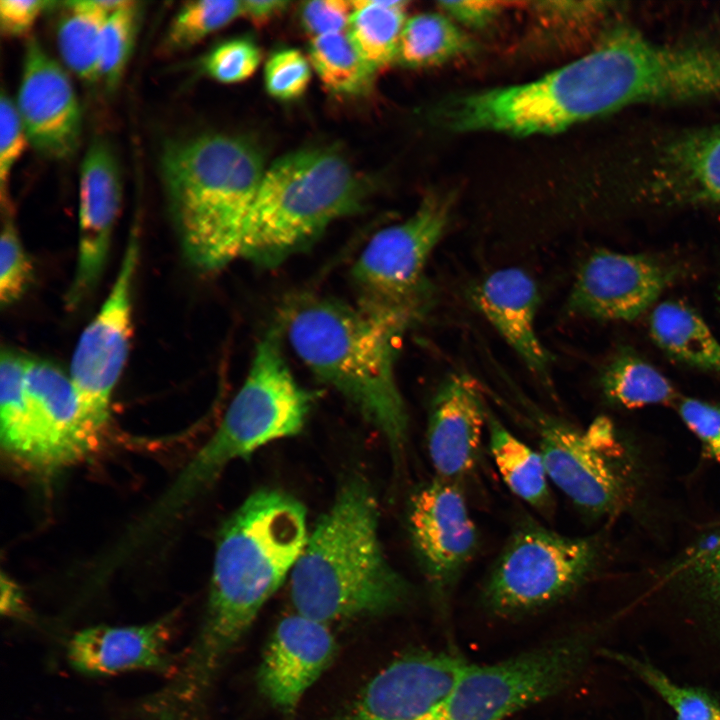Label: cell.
<instances>
[{"mask_svg":"<svg viewBox=\"0 0 720 720\" xmlns=\"http://www.w3.org/2000/svg\"><path fill=\"white\" fill-rule=\"evenodd\" d=\"M714 82L703 46L660 44L618 29L541 78L449 98L436 114L456 132L552 134L630 105L705 98Z\"/></svg>","mask_w":720,"mask_h":720,"instance_id":"1","label":"cell"},{"mask_svg":"<svg viewBox=\"0 0 720 720\" xmlns=\"http://www.w3.org/2000/svg\"><path fill=\"white\" fill-rule=\"evenodd\" d=\"M308 536L304 506L278 490L254 492L225 521L200 630L165 686L176 707L205 708L221 667L291 574Z\"/></svg>","mask_w":720,"mask_h":720,"instance_id":"2","label":"cell"},{"mask_svg":"<svg viewBox=\"0 0 720 720\" xmlns=\"http://www.w3.org/2000/svg\"><path fill=\"white\" fill-rule=\"evenodd\" d=\"M412 322L319 297L296 300L283 315L282 327L298 357L381 432L395 460L408 439L395 360L398 341Z\"/></svg>","mask_w":720,"mask_h":720,"instance_id":"3","label":"cell"},{"mask_svg":"<svg viewBox=\"0 0 720 720\" xmlns=\"http://www.w3.org/2000/svg\"><path fill=\"white\" fill-rule=\"evenodd\" d=\"M409 595L408 583L383 553L371 488L360 478L348 480L291 571L295 613L329 625L391 612Z\"/></svg>","mask_w":720,"mask_h":720,"instance_id":"4","label":"cell"},{"mask_svg":"<svg viewBox=\"0 0 720 720\" xmlns=\"http://www.w3.org/2000/svg\"><path fill=\"white\" fill-rule=\"evenodd\" d=\"M161 176L169 212L188 262L212 272L240 257L248 216L265 172L257 148L226 134L168 143Z\"/></svg>","mask_w":720,"mask_h":720,"instance_id":"5","label":"cell"},{"mask_svg":"<svg viewBox=\"0 0 720 720\" xmlns=\"http://www.w3.org/2000/svg\"><path fill=\"white\" fill-rule=\"evenodd\" d=\"M280 338L279 331L272 329L258 344L247 378L216 432L148 513L145 530L152 531L175 515L231 461L302 430L313 395L295 380Z\"/></svg>","mask_w":720,"mask_h":720,"instance_id":"6","label":"cell"},{"mask_svg":"<svg viewBox=\"0 0 720 720\" xmlns=\"http://www.w3.org/2000/svg\"><path fill=\"white\" fill-rule=\"evenodd\" d=\"M365 184L329 148L286 154L267 168L244 230L240 256L274 267L305 248L334 220L358 210Z\"/></svg>","mask_w":720,"mask_h":720,"instance_id":"7","label":"cell"},{"mask_svg":"<svg viewBox=\"0 0 720 720\" xmlns=\"http://www.w3.org/2000/svg\"><path fill=\"white\" fill-rule=\"evenodd\" d=\"M594 641L592 632H575L501 662L468 663L422 720H504L567 688L586 666Z\"/></svg>","mask_w":720,"mask_h":720,"instance_id":"8","label":"cell"},{"mask_svg":"<svg viewBox=\"0 0 720 720\" xmlns=\"http://www.w3.org/2000/svg\"><path fill=\"white\" fill-rule=\"evenodd\" d=\"M598 544L534 522L521 524L507 540L483 589V602L500 616L549 606L576 591L594 570Z\"/></svg>","mask_w":720,"mask_h":720,"instance_id":"9","label":"cell"},{"mask_svg":"<svg viewBox=\"0 0 720 720\" xmlns=\"http://www.w3.org/2000/svg\"><path fill=\"white\" fill-rule=\"evenodd\" d=\"M451 209L448 194L431 193L408 219L370 239L351 271L359 306L418 319L426 305L424 268L446 230Z\"/></svg>","mask_w":720,"mask_h":720,"instance_id":"10","label":"cell"},{"mask_svg":"<svg viewBox=\"0 0 720 720\" xmlns=\"http://www.w3.org/2000/svg\"><path fill=\"white\" fill-rule=\"evenodd\" d=\"M137 232H131L113 286L82 332L71 360L69 374L78 396L80 424L93 448L108 425L112 395L129 353L132 292L140 252Z\"/></svg>","mask_w":720,"mask_h":720,"instance_id":"11","label":"cell"},{"mask_svg":"<svg viewBox=\"0 0 720 720\" xmlns=\"http://www.w3.org/2000/svg\"><path fill=\"white\" fill-rule=\"evenodd\" d=\"M532 416L549 479L589 515L619 512L630 496L629 480L600 446L594 425L584 432L543 413Z\"/></svg>","mask_w":720,"mask_h":720,"instance_id":"12","label":"cell"},{"mask_svg":"<svg viewBox=\"0 0 720 720\" xmlns=\"http://www.w3.org/2000/svg\"><path fill=\"white\" fill-rule=\"evenodd\" d=\"M408 526L429 586L445 601L478 545L476 525L457 483L437 478L419 488L409 504Z\"/></svg>","mask_w":720,"mask_h":720,"instance_id":"13","label":"cell"},{"mask_svg":"<svg viewBox=\"0 0 720 720\" xmlns=\"http://www.w3.org/2000/svg\"><path fill=\"white\" fill-rule=\"evenodd\" d=\"M655 258L597 250L580 266L567 311L606 321H632L652 306L674 278Z\"/></svg>","mask_w":720,"mask_h":720,"instance_id":"14","label":"cell"},{"mask_svg":"<svg viewBox=\"0 0 720 720\" xmlns=\"http://www.w3.org/2000/svg\"><path fill=\"white\" fill-rule=\"evenodd\" d=\"M632 166V192L662 203L720 205V126L657 142Z\"/></svg>","mask_w":720,"mask_h":720,"instance_id":"15","label":"cell"},{"mask_svg":"<svg viewBox=\"0 0 720 720\" xmlns=\"http://www.w3.org/2000/svg\"><path fill=\"white\" fill-rule=\"evenodd\" d=\"M467 664L447 651L403 656L381 670L337 720H422L447 697Z\"/></svg>","mask_w":720,"mask_h":720,"instance_id":"16","label":"cell"},{"mask_svg":"<svg viewBox=\"0 0 720 720\" xmlns=\"http://www.w3.org/2000/svg\"><path fill=\"white\" fill-rule=\"evenodd\" d=\"M25 393L30 467L52 472L81 460L93 449L81 428L70 374L50 361L28 358Z\"/></svg>","mask_w":720,"mask_h":720,"instance_id":"17","label":"cell"},{"mask_svg":"<svg viewBox=\"0 0 720 720\" xmlns=\"http://www.w3.org/2000/svg\"><path fill=\"white\" fill-rule=\"evenodd\" d=\"M28 141L42 155L66 158L81 132V110L62 67L30 38L25 46L17 104Z\"/></svg>","mask_w":720,"mask_h":720,"instance_id":"18","label":"cell"},{"mask_svg":"<svg viewBox=\"0 0 720 720\" xmlns=\"http://www.w3.org/2000/svg\"><path fill=\"white\" fill-rule=\"evenodd\" d=\"M121 196L116 158L104 141L96 139L88 147L80 166L78 255L66 295V304L71 309L92 293L101 278Z\"/></svg>","mask_w":720,"mask_h":720,"instance_id":"19","label":"cell"},{"mask_svg":"<svg viewBox=\"0 0 720 720\" xmlns=\"http://www.w3.org/2000/svg\"><path fill=\"white\" fill-rule=\"evenodd\" d=\"M336 652L329 625L294 613L276 626L257 672V686L269 703L292 714Z\"/></svg>","mask_w":720,"mask_h":720,"instance_id":"20","label":"cell"},{"mask_svg":"<svg viewBox=\"0 0 720 720\" xmlns=\"http://www.w3.org/2000/svg\"><path fill=\"white\" fill-rule=\"evenodd\" d=\"M178 611L137 625H97L75 632L66 644V658L77 672L106 676L145 670L169 672L170 645Z\"/></svg>","mask_w":720,"mask_h":720,"instance_id":"21","label":"cell"},{"mask_svg":"<svg viewBox=\"0 0 720 720\" xmlns=\"http://www.w3.org/2000/svg\"><path fill=\"white\" fill-rule=\"evenodd\" d=\"M488 409L469 375H449L430 407L427 447L437 478L457 483L476 466Z\"/></svg>","mask_w":720,"mask_h":720,"instance_id":"22","label":"cell"},{"mask_svg":"<svg viewBox=\"0 0 720 720\" xmlns=\"http://www.w3.org/2000/svg\"><path fill=\"white\" fill-rule=\"evenodd\" d=\"M469 297L530 372L549 384L551 355L536 330L539 291L533 278L520 268L498 269L474 283Z\"/></svg>","mask_w":720,"mask_h":720,"instance_id":"23","label":"cell"},{"mask_svg":"<svg viewBox=\"0 0 720 720\" xmlns=\"http://www.w3.org/2000/svg\"><path fill=\"white\" fill-rule=\"evenodd\" d=\"M661 584L691 634L720 660V521L666 568Z\"/></svg>","mask_w":720,"mask_h":720,"instance_id":"24","label":"cell"},{"mask_svg":"<svg viewBox=\"0 0 720 720\" xmlns=\"http://www.w3.org/2000/svg\"><path fill=\"white\" fill-rule=\"evenodd\" d=\"M654 342L670 357L720 374V342L690 306L674 300L654 307L649 321Z\"/></svg>","mask_w":720,"mask_h":720,"instance_id":"25","label":"cell"},{"mask_svg":"<svg viewBox=\"0 0 720 720\" xmlns=\"http://www.w3.org/2000/svg\"><path fill=\"white\" fill-rule=\"evenodd\" d=\"M486 429L491 455L506 486L532 507L548 509L550 479L539 450L520 440L490 411Z\"/></svg>","mask_w":720,"mask_h":720,"instance_id":"26","label":"cell"},{"mask_svg":"<svg viewBox=\"0 0 720 720\" xmlns=\"http://www.w3.org/2000/svg\"><path fill=\"white\" fill-rule=\"evenodd\" d=\"M126 0H80L64 3L57 25V45L67 67L81 79H100L99 45L108 15Z\"/></svg>","mask_w":720,"mask_h":720,"instance_id":"27","label":"cell"},{"mask_svg":"<svg viewBox=\"0 0 720 720\" xmlns=\"http://www.w3.org/2000/svg\"><path fill=\"white\" fill-rule=\"evenodd\" d=\"M347 35L373 71L397 59L400 36L406 22V1H351Z\"/></svg>","mask_w":720,"mask_h":720,"instance_id":"28","label":"cell"},{"mask_svg":"<svg viewBox=\"0 0 720 720\" xmlns=\"http://www.w3.org/2000/svg\"><path fill=\"white\" fill-rule=\"evenodd\" d=\"M474 49L472 39L444 13H421L406 20L397 60L407 67H431Z\"/></svg>","mask_w":720,"mask_h":720,"instance_id":"29","label":"cell"},{"mask_svg":"<svg viewBox=\"0 0 720 720\" xmlns=\"http://www.w3.org/2000/svg\"><path fill=\"white\" fill-rule=\"evenodd\" d=\"M600 383L608 400L628 409L667 404L677 396L671 382L658 369L626 350L608 363Z\"/></svg>","mask_w":720,"mask_h":720,"instance_id":"30","label":"cell"},{"mask_svg":"<svg viewBox=\"0 0 720 720\" xmlns=\"http://www.w3.org/2000/svg\"><path fill=\"white\" fill-rule=\"evenodd\" d=\"M27 359L12 349L1 352L0 434L2 449L10 457L29 466L31 445L25 393Z\"/></svg>","mask_w":720,"mask_h":720,"instance_id":"31","label":"cell"},{"mask_svg":"<svg viewBox=\"0 0 720 720\" xmlns=\"http://www.w3.org/2000/svg\"><path fill=\"white\" fill-rule=\"evenodd\" d=\"M309 61L324 86L336 94L363 93L369 88L374 74L346 31L312 38Z\"/></svg>","mask_w":720,"mask_h":720,"instance_id":"32","label":"cell"},{"mask_svg":"<svg viewBox=\"0 0 720 720\" xmlns=\"http://www.w3.org/2000/svg\"><path fill=\"white\" fill-rule=\"evenodd\" d=\"M654 690L673 710L676 720H720V703L707 690L682 685L650 662L635 656L606 651Z\"/></svg>","mask_w":720,"mask_h":720,"instance_id":"33","label":"cell"},{"mask_svg":"<svg viewBox=\"0 0 720 720\" xmlns=\"http://www.w3.org/2000/svg\"><path fill=\"white\" fill-rule=\"evenodd\" d=\"M243 16L242 1L197 0L186 2L171 21L164 38L167 50L188 48Z\"/></svg>","mask_w":720,"mask_h":720,"instance_id":"34","label":"cell"},{"mask_svg":"<svg viewBox=\"0 0 720 720\" xmlns=\"http://www.w3.org/2000/svg\"><path fill=\"white\" fill-rule=\"evenodd\" d=\"M138 2H126L111 12L101 31L99 71L106 87L114 89L131 55L139 24Z\"/></svg>","mask_w":720,"mask_h":720,"instance_id":"35","label":"cell"},{"mask_svg":"<svg viewBox=\"0 0 720 720\" xmlns=\"http://www.w3.org/2000/svg\"><path fill=\"white\" fill-rule=\"evenodd\" d=\"M1 205L0 302L2 307H7L15 303L29 287L33 267L14 224L9 201Z\"/></svg>","mask_w":720,"mask_h":720,"instance_id":"36","label":"cell"},{"mask_svg":"<svg viewBox=\"0 0 720 720\" xmlns=\"http://www.w3.org/2000/svg\"><path fill=\"white\" fill-rule=\"evenodd\" d=\"M260 61V49L252 40L235 38L214 47L204 58L203 68L214 80L237 83L249 78Z\"/></svg>","mask_w":720,"mask_h":720,"instance_id":"37","label":"cell"},{"mask_svg":"<svg viewBox=\"0 0 720 720\" xmlns=\"http://www.w3.org/2000/svg\"><path fill=\"white\" fill-rule=\"evenodd\" d=\"M310 61L297 49L274 52L267 60L264 81L267 92L279 100H292L306 91L311 79Z\"/></svg>","mask_w":720,"mask_h":720,"instance_id":"38","label":"cell"},{"mask_svg":"<svg viewBox=\"0 0 720 720\" xmlns=\"http://www.w3.org/2000/svg\"><path fill=\"white\" fill-rule=\"evenodd\" d=\"M677 410L704 456L720 464V404L687 397L678 401Z\"/></svg>","mask_w":720,"mask_h":720,"instance_id":"39","label":"cell"},{"mask_svg":"<svg viewBox=\"0 0 720 720\" xmlns=\"http://www.w3.org/2000/svg\"><path fill=\"white\" fill-rule=\"evenodd\" d=\"M29 142L16 105L4 93L0 97V194L7 201V184L15 162Z\"/></svg>","mask_w":720,"mask_h":720,"instance_id":"40","label":"cell"},{"mask_svg":"<svg viewBox=\"0 0 720 720\" xmlns=\"http://www.w3.org/2000/svg\"><path fill=\"white\" fill-rule=\"evenodd\" d=\"M352 12L351 1H309L301 8V21L307 33L314 38L347 31Z\"/></svg>","mask_w":720,"mask_h":720,"instance_id":"41","label":"cell"},{"mask_svg":"<svg viewBox=\"0 0 720 720\" xmlns=\"http://www.w3.org/2000/svg\"><path fill=\"white\" fill-rule=\"evenodd\" d=\"M441 11L463 26L481 29L491 24L502 12L503 2L496 1H441Z\"/></svg>","mask_w":720,"mask_h":720,"instance_id":"42","label":"cell"},{"mask_svg":"<svg viewBox=\"0 0 720 720\" xmlns=\"http://www.w3.org/2000/svg\"><path fill=\"white\" fill-rule=\"evenodd\" d=\"M53 4L55 2L41 0H1V31L9 36L25 33L32 27L41 12Z\"/></svg>","mask_w":720,"mask_h":720,"instance_id":"43","label":"cell"},{"mask_svg":"<svg viewBox=\"0 0 720 720\" xmlns=\"http://www.w3.org/2000/svg\"><path fill=\"white\" fill-rule=\"evenodd\" d=\"M243 16L256 25H262L283 12L289 2L281 0H246L242 1Z\"/></svg>","mask_w":720,"mask_h":720,"instance_id":"44","label":"cell"},{"mask_svg":"<svg viewBox=\"0 0 720 720\" xmlns=\"http://www.w3.org/2000/svg\"><path fill=\"white\" fill-rule=\"evenodd\" d=\"M1 611L7 617L24 618L27 607L23 594L10 579L2 577Z\"/></svg>","mask_w":720,"mask_h":720,"instance_id":"45","label":"cell"}]
</instances>
